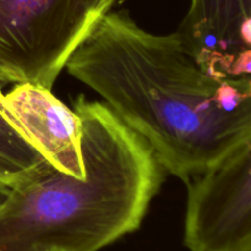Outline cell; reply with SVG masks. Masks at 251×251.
Returning a JSON list of instances; mask_svg holds the SVG:
<instances>
[{
	"label": "cell",
	"instance_id": "obj_1",
	"mask_svg": "<svg viewBox=\"0 0 251 251\" xmlns=\"http://www.w3.org/2000/svg\"><path fill=\"white\" fill-rule=\"evenodd\" d=\"M65 66L186 183L251 146V76L211 73L179 32L150 33L109 11Z\"/></svg>",
	"mask_w": 251,
	"mask_h": 251
},
{
	"label": "cell",
	"instance_id": "obj_2",
	"mask_svg": "<svg viewBox=\"0 0 251 251\" xmlns=\"http://www.w3.org/2000/svg\"><path fill=\"white\" fill-rule=\"evenodd\" d=\"M82 178L49 164L0 206V251H98L141 225L163 181L151 147L105 103L81 96Z\"/></svg>",
	"mask_w": 251,
	"mask_h": 251
},
{
	"label": "cell",
	"instance_id": "obj_3",
	"mask_svg": "<svg viewBox=\"0 0 251 251\" xmlns=\"http://www.w3.org/2000/svg\"><path fill=\"white\" fill-rule=\"evenodd\" d=\"M115 0H0V80L51 90Z\"/></svg>",
	"mask_w": 251,
	"mask_h": 251
},
{
	"label": "cell",
	"instance_id": "obj_4",
	"mask_svg": "<svg viewBox=\"0 0 251 251\" xmlns=\"http://www.w3.org/2000/svg\"><path fill=\"white\" fill-rule=\"evenodd\" d=\"M186 184V248L251 251V146Z\"/></svg>",
	"mask_w": 251,
	"mask_h": 251
},
{
	"label": "cell",
	"instance_id": "obj_5",
	"mask_svg": "<svg viewBox=\"0 0 251 251\" xmlns=\"http://www.w3.org/2000/svg\"><path fill=\"white\" fill-rule=\"evenodd\" d=\"M0 113L56 171L82 178L81 119L50 90L15 83L7 93L0 92Z\"/></svg>",
	"mask_w": 251,
	"mask_h": 251
},
{
	"label": "cell",
	"instance_id": "obj_6",
	"mask_svg": "<svg viewBox=\"0 0 251 251\" xmlns=\"http://www.w3.org/2000/svg\"><path fill=\"white\" fill-rule=\"evenodd\" d=\"M251 20V0H190L179 28L181 38L199 64L222 77L242 53L239 32Z\"/></svg>",
	"mask_w": 251,
	"mask_h": 251
},
{
	"label": "cell",
	"instance_id": "obj_7",
	"mask_svg": "<svg viewBox=\"0 0 251 251\" xmlns=\"http://www.w3.org/2000/svg\"><path fill=\"white\" fill-rule=\"evenodd\" d=\"M7 83L0 80V92ZM49 163L0 113V173L16 183L33 176Z\"/></svg>",
	"mask_w": 251,
	"mask_h": 251
},
{
	"label": "cell",
	"instance_id": "obj_8",
	"mask_svg": "<svg viewBox=\"0 0 251 251\" xmlns=\"http://www.w3.org/2000/svg\"><path fill=\"white\" fill-rule=\"evenodd\" d=\"M16 184V181L12 180L11 178L6 176L5 174L0 173V206H1V203L6 200L10 191L12 190V188H14Z\"/></svg>",
	"mask_w": 251,
	"mask_h": 251
}]
</instances>
